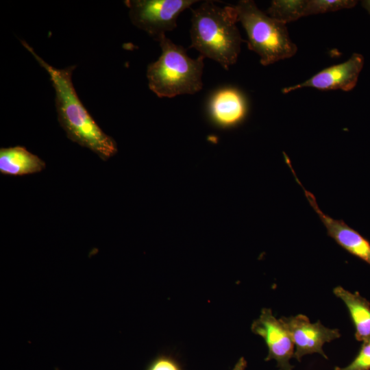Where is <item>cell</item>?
<instances>
[{"mask_svg": "<svg viewBox=\"0 0 370 370\" xmlns=\"http://www.w3.org/2000/svg\"><path fill=\"white\" fill-rule=\"evenodd\" d=\"M334 370H370V339L362 342L358 355L349 365Z\"/></svg>", "mask_w": 370, "mask_h": 370, "instance_id": "9a60e30c", "label": "cell"}, {"mask_svg": "<svg viewBox=\"0 0 370 370\" xmlns=\"http://www.w3.org/2000/svg\"><path fill=\"white\" fill-rule=\"evenodd\" d=\"M247 366V362L243 357H241L232 370H245Z\"/></svg>", "mask_w": 370, "mask_h": 370, "instance_id": "e0dca14e", "label": "cell"}, {"mask_svg": "<svg viewBox=\"0 0 370 370\" xmlns=\"http://www.w3.org/2000/svg\"><path fill=\"white\" fill-rule=\"evenodd\" d=\"M21 42L49 75L56 93L58 120L67 137L103 160L114 156L118 151L115 140L98 125L77 94L72 81L75 66L57 69L39 56L26 41Z\"/></svg>", "mask_w": 370, "mask_h": 370, "instance_id": "6da1fadb", "label": "cell"}, {"mask_svg": "<svg viewBox=\"0 0 370 370\" xmlns=\"http://www.w3.org/2000/svg\"><path fill=\"white\" fill-rule=\"evenodd\" d=\"M209 112L213 121L222 127L241 123L247 113L243 94L234 88H223L214 92L209 101Z\"/></svg>", "mask_w": 370, "mask_h": 370, "instance_id": "30bf717a", "label": "cell"}, {"mask_svg": "<svg viewBox=\"0 0 370 370\" xmlns=\"http://www.w3.org/2000/svg\"><path fill=\"white\" fill-rule=\"evenodd\" d=\"M307 0H274L267 10L271 18L285 24L306 16Z\"/></svg>", "mask_w": 370, "mask_h": 370, "instance_id": "4fadbf2b", "label": "cell"}, {"mask_svg": "<svg viewBox=\"0 0 370 370\" xmlns=\"http://www.w3.org/2000/svg\"><path fill=\"white\" fill-rule=\"evenodd\" d=\"M280 320L291 336L295 347L293 357L299 362L304 356L313 353H319L328 359L323 350V345L341 336L338 329L326 328L320 321L311 323L304 314L283 317Z\"/></svg>", "mask_w": 370, "mask_h": 370, "instance_id": "8992f818", "label": "cell"}, {"mask_svg": "<svg viewBox=\"0 0 370 370\" xmlns=\"http://www.w3.org/2000/svg\"><path fill=\"white\" fill-rule=\"evenodd\" d=\"M149 370H180L176 364L169 358H161L155 361Z\"/></svg>", "mask_w": 370, "mask_h": 370, "instance_id": "2e32d148", "label": "cell"}, {"mask_svg": "<svg viewBox=\"0 0 370 370\" xmlns=\"http://www.w3.org/2000/svg\"><path fill=\"white\" fill-rule=\"evenodd\" d=\"M234 8L247 33L248 48L260 56L261 64L268 66L296 53L286 24L261 11L252 0L239 1Z\"/></svg>", "mask_w": 370, "mask_h": 370, "instance_id": "277c9868", "label": "cell"}, {"mask_svg": "<svg viewBox=\"0 0 370 370\" xmlns=\"http://www.w3.org/2000/svg\"><path fill=\"white\" fill-rule=\"evenodd\" d=\"M197 0H126L132 24L154 40L165 36L177 27L179 15Z\"/></svg>", "mask_w": 370, "mask_h": 370, "instance_id": "5b68a950", "label": "cell"}, {"mask_svg": "<svg viewBox=\"0 0 370 370\" xmlns=\"http://www.w3.org/2000/svg\"><path fill=\"white\" fill-rule=\"evenodd\" d=\"M191 12L189 48L195 49L203 57L217 62L227 70L236 62L244 42L236 26L234 5L222 8L213 1H206Z\"/></svg>", "mask_w": 370, "mask_h": 370, "instance_id": "7a4b0ae2", "label": "cell"}, {"mask_svg": "<svg viewBox=\"0 0 370 370\" xmlns=\"http://www.w3.org/2000/svg\"><path fill=\"white\" fill-rule=\"evenodd\" d=\"M251 331L262 337L268 347L265 360H275L280 370H292L290 360L294 355V343L281 321L276 319L270 308H263L260 317L251 327Z\"/></svg>", "mask_w": 370, "mask_h": 370, "instance_id": "52a82bcc", "label": "cell"}, {"mask_svg": "<svg viewBox=\"0 0 370 370\" xmlns=\"http://www.w3.org/2000/svg\"><path fill=\"white\" fill-rule=\"evenodd\" d=\"M362 6L367 10L370 14V0H365L362 1Z\"/></svg>", "mask_w": 370, "mask_h": 370, "instance_id": "ac0fdd59", "label": "cell"}, {"mask_svg": "<svg viewBox=\"0 0 370 370\" xmlns=\"http://www.w3.org/2000/svg\"><path fill=\"white\" fill-rule=\"evenodd\" d=\"M162 49L158 59L147 69L149 89L158 97L193 95L202 89L204 57L190 58L186 50L166 35L159 40Z\"/></svg>", "mask_w": 370, "mask_h": 370, "instance_id": "3957f363", "label": "cell"}, {"mask_svg": "<svg viewBox=\"0 0 370 370\" xmlns=\"http://www.w3.org/2000/svg\"><path fill=\"white\" fill-rule=\"evenodd\" d=\"M363 64V56L354 53L347 61L325 68L302 83L284 88L282 92L286 94L303 88L349 91L356 85Z\"/></svg>", "mask_w": 370, "mask_h": 370, "instance_id": "ba28073f", "label": "cell"}, {"mask_svg": "<svg viewBox=\"0 0 370 370\" xmlns=\"http://www.w3.org/2000/svg\"><path fill=\"white\" fill-rule=\"evenodd\" d=\"M357 2L354 0H307L306 16L352 8Z\"/></svg>", "mask_w": 370, "mask_h": 370, "instance_id": "5bb4252c", "label": "cell"}, {"mask_svg": "<svg viewBox=\"0 0 370 370\" xmlns=\"http://www.w3.org/2000/svg\"><path fill=\"white\" fill-rule=\"evenodd\" d=\"M46 167L45 162L21 146L0 149V173L21 176L36 173Z\"/></svg>", "mask_w": 370, "mask_h": 370, "instance_id": "8fae6325", "label": "cell"}, {"mask_svg": "<svg viewBox=\"0 0 370 370\" xmlns=\"http://www.w3.org/2000/svg\"><path fill=\"white\" fill-rule=\"evenodd\" d=\"M333 293L349 310L356 339L361 342L370 339V302L358 292H349L340 286L335 287Z\"/></svg>", "mask_w": 370, "mask_h": 370, "instance_id": "7c38bea8", "label": "cell"}, {"mask_svg": "<svg viewBox=\"0 0 370 370\" xmlns=\"http://www.w3.org/2000/svg\"><path fill=\"white\" fill-rule=\"evenodd\" d=\"M292 173H294L296 181L302 187L305 197L311 207L325 227L328 235L347 252L370 265V242L343 220L333 219L325 214L319 208L314 195L307 190L298 180L293 169Z\"/></svg>", "mask_w": 370, "mask_h": 370, "instance_id": "9c48e42d", "label": "cell"}]
</instances>
